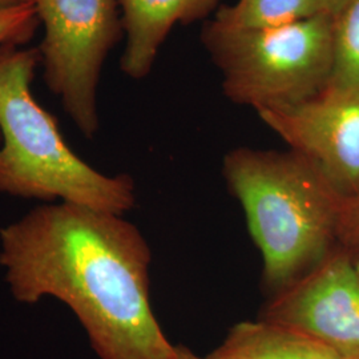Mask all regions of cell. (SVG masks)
I'll return each instance as SVG.
<instances>
[{
  "instance_id": "cell-11",
  "label": "cell",
  "mask_w": 359,
  "mask_h": 359,
  "mask_svg": "<svg viewBox=\"0 0 359 359\" xmlns=\"http://www.w3.org/2000/svg\"><path fill=\"white\" fill-rule=\"evenodd\" d=\"M334 67L329 84L359 86V0L333 13Z\"/></svg>"
},
{
  "instance_id": "cell-10",
  "label": "cell",
  "mask_w": 359,
  "mask_h": 359,
  "mask_svg": "<svg viewBox=\"0 0 359 359\" xmlns=\"http://www.w3.org/2000/svg\"><path fill=\"white\" fill-rule=\"evenodd\" d=\"M323 13L320 0H238L222 6L215 22L234 29H265L287 26Z\"/></svg>"
},
{
  "instance_id": "cell-13",
  "label": "cell",
  "mask_w": 359,
  "mask_h": 359,
  "mask_svg": "<svg viewBox=\"0 0 359 359\" xmlns=\"http://www.w3.org/2000/svg\"><path fill=\"white\" fill-rule=\"evenodd\" d=\"M338 246L354 258L359 257V194L345 203L338 231Z\"/></svg>"
},
{
  "instance_id": "cell-8",
  "label": "cell",
  "mask_w": 359,
  "mask_h": 359,
  "mask_svg": "<svg viewBox=\"0 0 359 359\" xmlns=\"http://www.w3.org/2000/svg\"><path fill=\"white\" fill-rule=\"evenodd\" d=\"M218 0H118L126 48L121 69L129 77L147 76L168 34L177 23L204 19Z\"/></svg>"
},
{
  "instance_id": "cell-17",
  "label": "cell",
  "mask_w": 359,
  "mask_h": 359,
  "mask_svg": "<svg viewBox=\"0 0 359 359\" xmlns=\"http://www.w3.org/2000/svg\"><path fill=\"white\" fill-rule=\"evenodd\" d=\"M355 265H357V271H358L359 276V257L358 258H355Z\"/></svg>"
},
{
  "instance_id": "cell-4",
  "label": "cell",
  "mask_w": 359,
  "mask_h": 359,
  "mask_svg": "<svg viewBox=\"0 0 359 359\" xmlns=\"http://www.w3.org/2000/svg\"><path fill=\"white\" fill-rule=\"evenodd\" d=\"M203 43L221 72L226 97L256 112L306 100L333 74L332 13L265 29H234L210 20Z\"/></svg>"
},
{
  "instance_id": "cell-12",
  "label": "cell",
  "mask_w": 359,
  "mask_h": 359,
  "mask_svg": "<svg viewBox=\"0 0 359 359\" xmlns=\"http://www.w3.org/2000/svg\"><path fill=\"white\" fill-rule=\"evenodd\" d=\"M34 3L0 10V47L18 46L31 38L38 27Z\"/></svg>"
},
{
  "instance_id": "cell-2",
  "label": "cell",
  "mask_w": 359,
  "mask_h": 359,
  "mask_svg": "<svg viewBox=\"0 0 359 359\" xmlns=\"http://www.w3.org/2000/svg\"><path fill=\"white\" fill-rule=\"evenodd\" d=\"M222 173L261 252L271 294L304 277L338 246L345 200L294 151L236 148Z\"/></svg>"
},
{
  "instance_id": "cell-1",
  "label": "cell",
  "mask_w": 359,
  "mask_h": 359,
  "mask_svg": "<svg viewBox=\"0 0 359 359\" xmlns=\"http://www.w3.org/2000/svg\"><path fill=\"white\" fill-rule=\"evenodd\" d=\"M151 248L123 216L44 204L0 229V265L13 298L65 304L100 359H176L149 295Z\"/></svg>"
},
{
  "instance_id": "cell-6",
  "label": "cell",
  "mask_w": 359,
  "mask_h": 359,
  "mask_svg": "<svg viewBox=\"0 0 359 359\" xmlns=\"http://www.w3.org/2000/svg\"><path fill=\"white\" fill-rule=\"evenodd\" d=\"M345 203L359 194V86L327 84L304 102L257 112Z\"/></svg>"
},
{
  "instance_id": "cell-3",
  "label": "cell",
  "mask_w": 359,
  "mask_h": 359,
  "mask_svg": "<svg viewBox=\"0 0 359 359\" xmlns=\"http://www.w3.org/2000/svg\"><path fill=\"white\" fill-rule=\"evenodd\" d=\"M35 50L0 47V193L124 216L136 205L128 175L105 176L65 142L57 121L35 100Z\"/></svg>"
},
{
  "instance_id": "cell-7",
  "label": "cell",
  "mask_w": 359,
  "mask_h": 359,
  "mask_svg": "<svg viewBox=\"0 0 359 359\" xmlns=\"http://www.w3.org/2000/svg\"><path fill=\"white\" fill-rule=\"evenodd\" d=\"M259 318L305 334L342 359H359L355 258L337 246L314 269L273 294Z\"/></svg>"
},
{
  "instance_id": "cell-14",
  "label": "cell",
  "mask_w": 359,
  "mask_h": 359,
  "mask_svg": "<svg viewBox=\"0 0 359 359\" xmlns=\"http://www.w3.org/2000/svg\"><path fill=\"white\" fill-rule=\"evenodd\" d=\"M176 359H204L197 355L189 347L184 345H176Z\"/></svg>"
},
{
  "instance_id": "cell-9",
  "label": "cell",
  "mask_w": 359,
  "mask_h": 359,
  "mask_svg": "<svg viewBox=\"0 0 359 359\" xmlns=\"http://www.w3.org/2000/svg\"><path fill=\"white\" fill-rule=\"evenodd\" d=\"M204 359H342L321 342L280 323L258 318L236 323Z\"/></svg>"
},
{
  "instance_id": "cell-16",
  "label": "cell",
  "mask_w": 359,
  "mask_h": 359,
  "mask_svg": "<svg viewBox=\"0 0 359 359\" xmlns=\"http://www.w3.org/2000/svg\"><path fill=\"white\" fill-rule=\"evenodd\" d=\"M26 3H32V0H0V10H6L19 4H26Z\"/></svg>"
},
{
  "instance_id": "cell-15",
  "label": "cell",
  "mask_w": 359,
  "mask_h": 359,
  "mask_svg": "<svg viewBox=\"0 0 359 359\" xmlns=\"http://www.w3.org/2000/svg\"><path fill=\"white\" fill-rule=\"evenodd\" d=\"M345 0H320L323 13H337V10L342 6Z\"/></svg>"
},
{
  "instance_id": "cell-5",
  "label": "cell",
  "mask_w": 359,
  "mask_h": 359,
  "mask_svg": "<svg viewBox=\"0 0 359 359\" xmlns=\"http://www.w3.org/2000/svg\"><path fill=\"white\" fill-rule=\"evenodd\" d=\"M44 26L46 80L79 130L99 129L97 86L104 60L120 36L118 0H32Z\"/></svg>"
}]
</instances>
